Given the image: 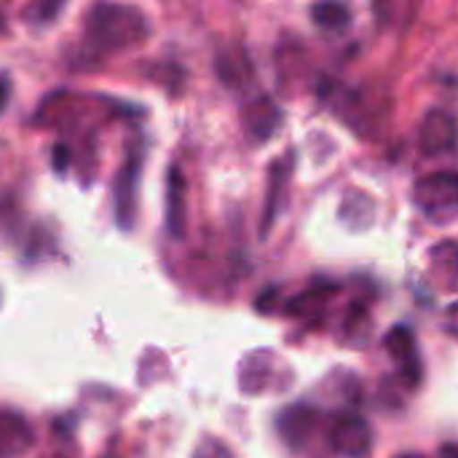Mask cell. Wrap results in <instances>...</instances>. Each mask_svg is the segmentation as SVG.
<instances>
[{
  "label": "cell",
  "instance_id": "1",
  "mask_svg": "<svg viewBox=\"0 0 458 458\" xmlns=\"http://www.w3.org/2000/svg\"><path fill=\"white\" fill-rule=\"evenodd\" d=\"M86 35L91 46L99 48H123L145 40L148 35V19L142 11L129 5H94L89 11Z\"/></svg>",
  "mask_w": 458,
  "mask_h": 458
},
{
  "label": "cell",
  "instance_id": "2",
  "mask_svg": "<svg viewBox=\"0 0 458 458\" xmlns=\"http://www.w3.org/2000/svg\"><path fill=\"white\" fill-rule=\"evenodd\" d=\"M413 201L432 223H440V225L454 223L458 212L456 172H437V174L421 177L413 188Z\"/></svg>",
  "mask_w": 458,
  "mask_h": 458
},
{
  "label": "cell",
  "instance_id": "3",
  "mask_svg": "<svg viewBox=\"0 0 458 458\" xmlns=\"http://www.w3.org/2000/svg\"><path fill=\"white\" fill-rule=\"evenodd\" d=\"M330 443L335 448V454L349 458H365L373 448V432L370 424L362 416L346 413L338 416L330 427Z\"/></svg>",
  "mask_w": 458,
  "mask_h": 458
},
{
  "label": "cell",
  "instance_id": "4",
  "mask_svg": "<svg viewBox=\"0 0 458 458\" xmlns=\"http://www.w3.org/2000/svg\"><path fill=\"white\" fill-rule=\"evenodd\" d=\"M419 145L424 156H445L456 148V118L448 110H432L421 121Z\"/></svg>",
  "mask_w": 458,
  "mask_h": 458
},
{
  "label": "cell",
  "instance_id": "5",
  "mask_svg": "<svg viewBox=\"0 0 458 458\" xmlns=\"http://www.w3.org/2000/svg\"><path fill=\"white\" fill-rule=\"evenodd\" d=\"M137 177H140V153H129V158L123 161L118 180H115V217L121 223V228L131 225V215H134V193H137Z\"/></svg>",
  "mask_w": 458,
  "mask_h": 458
},
{
  "label": "cell",
  "instance_id": "6",
  "mask_svg": "<svg viewBox=\"0 0 458 458\" xmlns=\"http://www.w3.org/2000/svg\"><path fill=\"white\" fill-rule=\"evenodd\" d=\"M166 228L172 239H182L185 233V177L177 166L166 177Z\"/></svg>",
  "mask_w": 458,
  "mask_h": 458
},
{
  "label": "cell",
  "instance_id": "7",
  "mask_svg": "<svg viewBox=\"0 0 458 458\" xmlns=\"http://www.w3.org/2000/svg\"><path fill=\"white\" fill-rule=\"evenodd\" d=\"M32 445L30 424L8 411H0V456H19Z\"/></svg>",
  "mask_w": 458,
  "mask_h": 458
},
{
  "label": "cell",
  "instance_id": "8",
  "mask_svg": "<svg viewBox=\"0 0 458 458\" xmlns=\"http://www.w3.org/2000/svg\"><path fill=\"white\" fill-rule=\"evenodd\" d=\"M317 419H319V413H317L311 405H295V408H290V411L279 419L282 437H284L293 448H301V445L309 440V435L314 432Z\"/></svg>",
  "mask_w": 458,
  "mask_h": 458
},
{
  "label": "cell",
  "instance_id": "9",
  "mask_svg": "<svg viewBox=\"0 0 458 458\" xmlns=\"http://www.w3.org/2000/svg\"><path fill=\"white\" fill-rule=\"evenodd\" d=\"M244 118V126L247 131L255 137V140H268L279 123V107L268 99V97H260L255 102H250L242 113Z\"/></svg>",
  "mask_w": 458,
  "mask_h": 458
},
{
  "label": "cell",
  "instance_id": "10",
  "mask_svg": "<svg viewBox=\"0 0 458 458\" xmlns=\"http://www.w3.org/2000/svg\"><path fill=\"white\" fill-rule=\"evenodd\" d=\"M282 188H284V169L282 164L276 161L271 166V182H268V201H266V209H263V233L271 231L274 225V217L279 212V196H282Z\"/></svg>",
  "mask_w": 458,
  "mask_h": 458
},
{
  "label": "cell",
  "instance_id": "11",
  "mask_svg": "<svg viewBox=\"0 0 458 458\" xmlns=\"http://www.w3.org/2000/svg\"><path fill=\"white\" fill-rule=\"evenodd\" d=\"M311 16H314V21L319 24V27H330V30H341V27H346L349 24V19H352V11L346 8V5H341V3H319V5H314L311 8Z\"/></svg>",
  "mask_w": 458,
  "mask_h": 458
},
{
  "label": "cell",
  "instance_id": "12",
  "mask_svg": "<svg viewBox=\"0 0 458 458\" xmlns=\"http://www.w3.org/2000/svg\"><path fill=\"white\" fill-rule=\"evenodd\" d=\"M386 349L405 362V368H413L416 362V344H413V335L408 327H394L389 335H386ZM419 365V362H416Z\"/></svg>",
  "mask_w": 458,
  "mask_h": 458
},
{
  "label": "cell",
  "instance_id": "13",
  "mask_svg": "<svg viewBox=\"0 0 458 458\" xmlns=\"http://www.w3.org/2000/svg\"><path fill=\"white\" fill-rule=\"evenodd\" d=\"M193 458H233V454L228 451L225 443H220V440H215V437H204V440L199 443Z\"/></svg>",
  "mask_w": 458,
  "mask_h": 458
},
{
  "label": "cell",
  "instance_id": "14",
  "mask_svg": "<svg viewBox=\"0 0 458 458\" xmlns=\"http://www.w3.org/2000/svg\"><path fill=\"white\" fill-rule=\"evenodd\" d=\"M8 99V81L0 78V110H3V102Z\"/></svg>",
  "mask_w": 458,
  "mask_h": 458
},
{
  "label": "cell",
  "instance_id": "15",
  "mask_svg": "<svg viewBox=\"0 0 458 458\" xmlns=\"http://www.w3.org/2000/svg\"><path fill=\"white\" fill-rule=\"evenodd\" d=\"M397 458H424V456H413V454H405V456H397Z\"/></svg>",
  "mask_w": 458,
  "mask_h": 458
}]
</instances>
